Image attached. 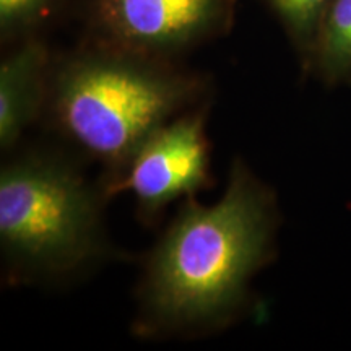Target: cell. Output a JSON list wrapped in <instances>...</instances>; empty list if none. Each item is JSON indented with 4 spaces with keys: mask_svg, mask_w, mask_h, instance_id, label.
I'll use <instances>...</instances> for the list:
<instances>
[{
    "mask_svg": "<svg viewBox=\"0 0 351 351\" xmlns=\"http://www.w3.org/2000/svg\"><path fill=\"white\" fill-rule=\"evenodd\" d=\"M56 0H0L2 39L20 38L46 19Z\"/></svg>",
    "mask_w": 351,
    "mask_h": 351,
    "instance_id": "obj_9",
    "label": "cell"
},
{
    "mask_svg": "<svg viewBox=\"0 0 351 351\" xmlns=\"http://www.w3.org/2000/svg\"><path fill=\"white\" fill-rule=\"evenodd\" d=\"M210 148L202 112L182 114L156 129L121 176L108 184V194L129 191L140 208L155 215L181 197H192L208 182Z\"/></svg>",
    "mask_w": 351,
    "mask_h": 351,
    "instance_id": "obj_5",
    "label": "cell"
},
{
    "mask_svg": "<svg viewBox=\"0 0 351 351\" xmlns=\"http://www.w3.org/2000/svg\"><path fill=\"white\" fill-rule=\"evenodd\" d=\"M202 90L199 77L176 70L161 57L98 43L56 69L51 106L73 142L121 173L140 145Z\"/></svg>",
    "mask_w": 351,
    "mask_h": 351,
    "instance_id": "obj_2",
    "label": "cell"
},
{
    "mask_svg": "<svg viewBox=\"0 0 351 351\" xmlns=\"http://www.w3.org/2000/svg\"><path fill=\"white\" fill-rule=\"evenodd\" d=\"M311 59L327 83L351 80V0H332Z\"/></svg>",
    "mask_w": 351,
    "mask_h": 351,
    "instance_id": "obj_7",
    "label": "cell"
},
{
    "mask_svg": "<svg viewBox=\"0 0 351 351\" xmlns=\"http://www.w3.org/2000/svg\"><path fill=\"white\" fill-rule=\"evenodd\" d=\"M47 49L28 39L0 65V145L10 148L41 112L46 96Z\"/></svg>",
    "mask_w": 351,
    "mask_h": 351,
    "instance_id": "obj_6",
    "label": "cell"
},
{
    "mask_svg": "<svg viewBox=\"0 0 351 351\" xmlns=\"http://www.w3.org/2000/svg\"><path fill=\"white\" fill-rule=\"evenodd\" d=\"M238 0H91L98 43L137 54H176L230 28Z\"/></svg>",
    "mask_w": 351,
    "mask_h": 351,
    "instance_id": "obj_4",
    "label": "cell"
},
{
    "mask_svg": "<svg viewBox=\"0 0 351 351\" xmlns=\"http://www.w3.org/2000/svg\"><path fill=\"white\" fill-rule=\"evenodd\" d=\"M275 230L274 194L236 161L221 199L210 207L187 200L153 249L137 332H195L231 319L274 254Z\"/></svg>",
    "mask_w": 351,
    "mask_h": 351,
    "instance_id": "obj_1",
    "label": "cell"
},
{
    "mask_svg": "<svg viewBox=\"0 0 351 351\" xmlns=\"http://www.w3.org/2000/svg\"><path fill=\"white\" fill-rule=\"evenodd\" d=\"M0 241L25 270H75L103 251L98 197L62 161L19 158L0 173Z\"/></svg>",
    "mask_w": 351,
    "mask_h": 351,
    "instance_id": "obj_3",
    "label": "cell"
},
{
    "mask_svg": "<svg viewBox=\"0 0 351 351\" xmlns=\"http://www.w3.org/2000/svg\"><path fill=\"white\" fill-rule=\"evenodd\" d=\"M293 41L304 54L313 57L320 25L332 0H267Z\"/></svg>",
    "mask_w": 351,
    "mask_h": 351,
    "instance_id": "obj_8",
    "label": "cell"
}]
</instances>
